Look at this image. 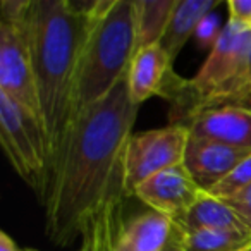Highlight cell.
<instances>
[{
  "label": "cell",
  "mask_w": 251,
  "mask_h": 251,
  "mask_svg": "<svg viewBox=\"0 0 251 251\" xmlns=\"http://www.w3.org/2000/svg\"><path fill=\"white\" fill-rule=\"evenodd\" d=\"M140 105L127 77L103 100L81 110L62 171L45 205V232L60 246L83 239L79 251H112L122 232L124 155Z\"/></svg>",
  "instance_id": "1"
},
{
  "label": "cell",
  "mask_w": 251,
  "mask_h": 251,
  "mask_svg": "<svg viewBox=\"0 0 251 251\" xmlns=\"http://www.w3.org/2000/svg\"><path fill=\"white\" fill-rule=\"evenodd\" d=\"M25 25L49 153L45 193L40 201L45 208L79 119L77 69L88 33V16L77 11L71 0H29Z\"/></svg>",
  "instance_id": "2"
},
{
  "label": "cell",
  "mask_w": 251,
  "mask_h": 251,
  "mask_svg": "<svg viewBox=\"0 0 251 251\" xmlns=\"http://www.w3.org/2000/svg\"><path fill=\"white\" fill-rule=\"evenodd\" d=\"M136 52L134 0H95L77 69L79 114L127 77Z\"/></svg>",
  "instance_id": "3"
},
{
  "label": "cell",
  "mask_w": 251,
  "mask_h": 251,
  "mask_svg": "<svg viewBox=\"0 0 251 251\" xmlns=\"http://www.w3.org/2000/svg\"><path fill=\"white\" fill-rule=\"evenodd\" d=\"M28 4L29 0H4L0 4V93L7 95L42 124L31 47L25 25Z\"/></svg>",
  "instance_id": "4"
},
{
  "label": "cell",
  "mask_w": 251,
  "mask_h": 251,
  "mask_svg": "<svg viewBox=\"0 0 251 251\" xmlns=\"http://www.w3.org/2000/svg\"><path fill=\"white\" fill-rule=\"evenodd\" d=\"M0 145L12 169L42 201L49 164L45 131L31 114L4 93H0Z\"/></svg>",
  "instance_id": "5"
},
{
  "label": "cell",
  "mask_w": 251,
  "mask_h": 251,
  "mask_svg": "<svg viewBox=\"0 0 251 251\" xmlns=\"http://www.w3.org/2000/svg\"><path fill=\"white\" fill-rule=\"evenodd\" d=\"M189 129L182 126H165L160 129L141 131L127 141L124 155V174L127 195L134 196L136 188L148 177L165 169L182 165Z\"/></svg>",
  "instance_id": "6"
},
{
  "label": "cell",
  "mask_w": 251,
  "mask_h": 251,
  "mask_svg": "<svg viewBox=\"0 0 251 251\" xmlns=\"http://www.w3.org/2000/svg\"><path fill=\"white\" fill-rule=\"evenodd\" d=\"M201 193L184 165H176L141 182L134 191V196L150 210L179 224Z\"/></svg>",
  "instance_id": "7"
},
{
  "label": "cell",
  "mask_w": 251,
  "mask_h": 251,
  "mask_svg": "<svg viewBox=\"0 0 251 251\" xmlns=\"http://www.w3.org/2000/svg\"><path fill=\"white\" fill-rule=\"evenodd\" d=\"M251 151L189 134L182 165L201 191H212Z\"/></svg>",
  "instance_id": "8"
},
{
  "label": "cell",
  "mask_w": 251,
  "mask_h": 251,
  "mask_svg": "<svg viewBox=\"0 0 251 251\" xmlns=\"http://www.w3.org/2000/svg\"><path fill=\"white\" fill-rule=\"evenodd\" d=\"M188 129L191 136L251 151V107L217 105L203 108L191 119Z\"/></svg>",
  "instance_id": "9"
},
{
  "label": "cell",
  "mask_w": 251,
  "mask_h": 251,
  "mask_svg": "<svg viewBox=\"0 0 251 251\" xmlns=\"http://www.w3.org/2000/svg\"><path fill=\"white\" fill-rule=\"evenodd\" d=\"M172 74H174V64L162 45L138 50L127 74V84L133 101L141 105L148 98L160 97Z\"/></svg>",
  "instance_id": "10"
},
{
  "label": "cell",
  "mask_w": 251,
  "mask_h": 251,
  "mask_svg": "<svg viewBox=\"0 0 251 251\" xmlns=\"http://www.w3.org/2000/svg\"><path fill=\"white\" fill-rule=\"evenodd\" d=\"M179 232L181 227L169 217L147 210L126 222L112 251H160Z\"/></svg>",
  "instance_id": "11"
},
{
  "label": "cell",
  "mask_w": 251,
  "mask_h": 251,
  "mask_svg": "<svg viewBox=\"0 0 251 251\" xmlns=\"http://www.w3.org/2000/svg\"><path fill=\"white\" fill-rule=\"evenodd\" d=\"M182 232L191 230H229V232L251 234L237 217V213L224 200L203 191L195 205L188 210L184 219L177 224Z\"/></svg>",
  "instance_id": "12"
},
{
  "label": "cell",
  "mask_w": 251,
  "mask_h": 251,
  "mask_svg": "<svg viewBox=\"0 0 251 251\" xmlns=\"http://www.w3.org/2000/svg\"><path fill=\"white\" fill-rule=\"evenodd\" d=\"M217 5H219V0H177L167 31L160 42L162 49L165 50L172 64L176 62L188 40L195 36L201 19L213 12Z\"/></svg>",
  "instance_id": "13"
},
{
  "label": "cell",
  "mask_w": 251,
  "mask_h": 251,
  "mask_svg": "<svg viewBox=\"0 0 251 251\" xmlns=\"http://www.w3.org/2000/svg\"><path fill=\"white\" fill-rule=\"evenodd\" d=\"M177 0H134L138 50L160 45Z\"/></svg>",
  "instance_id": "14"
},
{
  "label": "cell",
  "mask_w": 251,
  "mask_h": 251,
  "mask_svg": "<svg viewBox=\"0 0 251 251\" xmlns=\"http://www.w3.org/2000/svg\"><path fill=\"white\" fill-rule=\"evenodd\" d=\"M184 251H251V234L229 230L182 232Z\"/></svg>",
  "instance_id": "15"
},
{
  "label": "cell",
  "mask_w": 251,
  "mask_h": 251,
  "mask_svg": "<svg viewBox=\"0 0 251 251\" xmlns=\"http://www.w3.org/2000/svg\"><path fill=\"white\" fill-rule=\"evenodd\" d=\"M251 184V153L244 160L237 164V167L227 176L226 179L219 182L212 191H208L212 196L220 200H229L246 189Z\"/></svg>",
  "instance_id": "16"
},
{
  "label": "cell",
  "mask_w": 251,
  "mask_h": 251,
  "mask_svg": "<svg viewBox=\"0 0 251 251\" xmlns=\"http://www.w3.org/2000/svg\"><path fill=\"white\" fill-rule=\"evenodd\" d=\"M222 29H224L222 21H220L219 14L213 11L201 19V23H200L198 28H196V33L193 38H195L198 49L208 50L210 52V50L215 47V43L219 42L220 35H222Z\"/></svg>",
  "instance_id": "17"
},
{
  "label": "cell",
  "mask_w": 251,
  "mask_h": 251,
  "mask_svg": "<svg viewBox=\"0 0 251 251\" xmlns=\"http://www.w3.org/2000/svg\"><path fill=\"white\" fill-rule=\"evenodd\" d=\"M234 212L237 213L243 224L246 226V229L251 232V184L246 189H243L241 193H237L236 196L229 200H224Z\"/></svg>",
  "instance_id": "18"
},
{
  "label": "cell",
  "mask_w": 251,
  "mask_h": 251,
  "mask_svg": "<svg viewBox=\"0 0 251 251\" xmlns=\"http://www.w3.org/2000/svg\"><path fill=\"white\" fill-rule=\"evenodd\" d=\"M229 19L246 26L251 19V0H229L227 2Z\"/></svg>",
  "instance_id": "19"
},
{
  "label": "cell",
  "mask_w": 251,
  "mask_h": 251,
  "mask_svg": "<svg viewBox=\"0 0 251 251\" xmlns=\"http://www.w3.org/2000/svg\"><path fill=\"white\" fill-rule=\"evenodd\" d=\"M0 251H28V250H21L16 244V241L5 230H2L0 232Z\"/></svg>",
  "instance_id": "20"
},
{
  "label": "cell",
  "mask_w": 251,
  "mask_h": 251,
  "mask_svg": "<svg viewBox=\"0 0 251 251\" xmlns=\"http://www.w3.org/2000/svg\"><path fill=\"white\" fill-rule=\"evenodd\" d=\"M160 251H184V250H182V230L171 241V243L167 244V246L162 248Z\"/></svg>",
  "instance_id": "21"
},
{
  "label": "cell",
  "mask_w": 251,
  "mask_h": 251,
  "mask_svg": "<svg viewBox=\"0 0 251 251\" xmlns=\"http://www.w3.org/2000/svg\"><path fill=\"white\" fill-rule=\"evenodd\" d=\"M248 69H250V74H251V45H250V50H248Z\"/></svg>",
  "instance_id": "22"
},
{
  "label": "cell",
  "mask_w": 251,
  "mask_h": 251,
  "mask_svg": "<svg viewBox=\"0 0 251 251\" xmlns=\"http://www.w3.org/2000/svg\"><path fill=\"white\" fill-rule=\"evenodd\" d=\"M246 28H248V29H251V19H250V23L246 25Z\"/></svg>",
  "instance_id": "23"
},
{
  "label": "cell",
  "mask_w": 251,
  "mask_h": 251,
  "mask_svg": "<svg viewBox=\"0 0 251 251\" xmlns=\"http://www.w3.org/2000/svg\"><path fill=\"white\" fill-rule=\"evenodd\" d=\"M28 251H38V250H33V248H29V250Z\"/></svg>",
  "instance_id": "24"
},
{
  "label": "cell",
  "mask_w": 251,
  "mask_h": 251,
  "mask_svg": "<svg viewBox=\"0 0 251 251\" xmlns=\"http://www.w3.org/2000/svg\"><path fill=\"white\" fill-rule=\"evenodd\" d=\"M77 251H79V250H77Z\"/></svg>",
  "instance_id": "25"
}]
</instances>
